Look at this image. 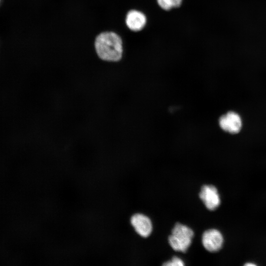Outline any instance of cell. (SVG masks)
Wrapping results in <instances>:
<instances>
[{"label":"cell","instance_id":"52a82bcc","mask_svg":"<svg viewBox=\"0 0 266 266\" xmlns=\"http://www.w3.org/2000/svg\"><path fill=\"white\" fill-rule=\"evenodd\" d=\"M125 23L130 30L140 31L143 29L146 23V17L139 11L131 10L126 15Z\"/></svg>","mask_w":266,"mask_h":266},{"label":"cell","instance_id":"7a4b0ae2","mask_svg":"<svg viewBox=\"0 0 266 266\" xmlns=\"http://www.w3.org/2000/svg\"><path fill=\"white\" fill-rule=\"evenodd\" d=\"M194 236V232L191 228L177 222L168 236V242L173 250L186 253L191 245Z\"/></svg>","mask_w":266,"mask_h":266},{"label":"cell","instance_id":"5b68a950","mask_svg":"<svg viewBox=\"0 0 266 266\" xmlns=\"http://www.w3.org/2000/svg\"><path fill=\"white\" fill-rule=\"evenodd\" d=\"M130 222L135 232L142 237H147L153 230L152 223L147 216L140 213L133 214Z\"/></svg>","mask_w":266,"mask_h":266},{"label":"cell","instance_id":"6da1fadb","mask_svg":"<svg viewBox=\"0 0 266 266\" xmlns=\"http://www.w3.org/2000/svg\"><path fill=\"white\" fill-rule=\"evenodd\" d=\"M94 48L98 58L106 62H117L122 58L123 41L121 37L112 31L103 32L95 39Z\"/></svg>","mask_w":266,"mask_h":266},{"label":"cell","instance_id":"8992f818","mask_svg":"<svg viewBox=\"0 0 266 266\" xmlns=\"http://www.w3.org/2000/svg\"><path fill=\"white\" fill-rule=\"evenodd\" d=\"M221 128L231 133H238L242 128V120L235 112L230 111L222 116L219 120Z\"/></svg>","mask_w":266,"mask_h":266},{"label":"cell","instance_id":"277c9868","mask_svg":"<svg viewBox=\"0 0 266 266\" xmlns=\"http://www.w3.org/2000/svg\"><path fill=\"white\" fill-rule=\"evenodd\" d=\"M199 198L205 207L210 211L217 209L221 200L217 188L212 185H203L199 193Z\"/></svg>","mask_w":266,"mask_h":266},{"label":"cell","instance_id":"3957f363","mask_svg":"<svg viewBox=\"0 0 266 266\" xmlns=\"http://www.w3.org/2000/svg\"><path fill=\"white\" fill-rule=\"evenodd\" d=\"M201 243L206 250L211 253H216L222 248L224 238L219 231L210 229L203 233Z\"/></svg>","mask_w":266,"mask_h":266},{"label":"cell","instance_id":"30bf717a","mask_svg":"<svg viewBox=\"0 0 266 266\" xmlns=\"http://www.w3.org/2000/svg\"></svg>","mask_w":266,"mask_h":266},{"label":"cell","instance_id":"9c48e42d","mask_svg":"<svg viewBox=\"0 0 266 266\" xmlns=\"http://www.w3.org/2000/svg\"><path fill=\"white\" fill-rule=\"evenodd\" d=\"M162 265L164 266H183L185 264L182 259L174 256L170 260L164 262Z\"/></svg>","mask_w":266,"mask_h":266},{"label":"cell","instance_id":"ba28073f","mask_svg":"<svg viewBox=\"0 0 266 266\" xmlns=\"http://www.w3.org/2000/svg\"><path fill=\"white\" fill-rule=\"evenodd\" d=\"M159 5L163 9L168 10L179 7L182 0H157Z\"/></svg>","mask_w":266,"mask_h":266}]
</instances>
